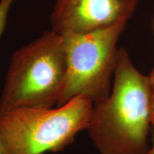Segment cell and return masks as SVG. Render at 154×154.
Instances as JSON below:
<instances>
[{
    "instance_id": "cell-3",
    "label": "cell",
    "mask_w": 154,
    "mask_h": 154,
    "mask_svg": "<svg viewBox=\"0 0 154 154\" xmlns=\"http://www.w3.org/2000/svg\"><path fill=\"white\" fill-rule=\"evenodd\" d=\"M93 102L72 98L57 108H21L0 113V143L5 154L63 151L86 130Z\"/></svg>"
},
{
    "instance_id": "cell-9",
    "label": "cell",
    "mask_w": 154,
    "mask_h": 154,
    "mask_svg": "<svg viewBox=\"0 0 154 154\" xmlns=\"http://www.w3.org/2000/svg\"><path fill=\"white\" fill-rule=\"evenodd\" d=\"M0 154H5V151H4L3 147H2V146L1 143H0Z\"/></svg>"
},
{
    "instance_id": "cell-8",
    "label": "cell",
    "mask_w": 154,
    "mask_h": 154,
    "mask_svg": "<svg viewBox=\"0 0 154 154\" xmlns=\"http://www.w3.org/2000/svg\"><path fill=\"white\" fill-rule=\"evenodd\" d=\"M146 154H154V132L153 134V136H152L151 143L149 146V151H147V153Z\"/></svg>"
},
{
    "instance_id": "cell-6",
    "label": "cell",
    "mask_w": 154,
    "mask_h": 154,
    "mask_svg": "<svg viewBox=\"0 0 154 154\" xmlns=\"http://www.w3.org/2000/svg\"><path fill=\"white\" fill-rule=\"evenodd\" d=\"M16 0H0V36L5 30L9 9Z\"/></svg>"
},
{
    "instance_id": "cell-7",
    "label": "cell",
    "mask_w": 154,
    "mask_h": 154,
    "mask_svg": "<svg viewBox=\"0 0 154 154\" xmlns=\"http://www.w3.org/2000/svg\"><path fill=\"white\" fill-rule=\"evenodd\" d=\"M150 84L151 91V125L154 126V67L149 75Z\"/></svg>"
},
{
    "instance_id": "cell-2",
    "label": "cell",
    "mask_w": 154,
    "mask_h": 154,
    "mask_svg": "<svg viewBox=\"0 0 154 154\" xmlns=\"http://www.w3.org/2000/svg\"><path fill=\"white\" fill-rule=\"evenodd\" d=\"M66 75L63 37L52 31L17 49L0 94V113L21 108H53L62 95Z\"/></svg>"
},
{
    "instance_id": "cell-1",
    "label": "cell",
    "mask_w": 154,
    "mask_h": 154,
    "mask_svg": "<svg viewBox=\"0 0 154 154\" xmlns=\"http://www.w3.org/2000/svg\"><path fill=\"white\" fill-rule=\"evenodd\" d=\"M151 104L149 76L135 67L124 48H119L111 93L93 103L86 128L99 153H147Z\"/></svg>"
},
{
    "instance_id": "cell-5",
    "label": "cell",
    "mask_w": 154,
    "mask_h": 154,
    "mask_svg": "<svg viewBox=\"0 0 154 154\" xmlns=\"http://www.w3.org/2000/svg\"><path fill=\"white\" fill-rule=\"evenodd\" d=\"M140 0H54L51 30L61 36L82 34L131 19Z\"/></svg>"
},
{
    "instance_id": "cell-4",
    "label": "cell",
    "mask_w": 154,
    "mask_h": 154,
    "mask_svg": "<svg viewBox=\"0 0 154 154\" xmlns=\"http://www.w3.org/2000/svg\"><path fill=\"white\" fill-rule=\"evenodd\" d=\"M127 21L82 34L62 36L66 57L65 85L57 106L76 96L94 103L111 93L117 58V43Z\"/></svg>"
}]
</instances>
